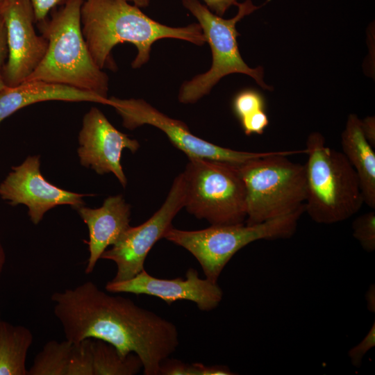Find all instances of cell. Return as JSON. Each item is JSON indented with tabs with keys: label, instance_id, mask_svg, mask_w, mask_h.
<instances>
[{
	"label": "cell",
	"instance_id": "1",
	"mask_svg": "<svg viewBox=\"0 0 375 375\" xmlns=\"http://www.w3.org/2000/svg\"><path fill=\"white\" fill-rule=\"evenodd\" d=\"M51 299L66 340L73 343L101 340L123 356L134 353L142 361L144 375L159 374L162 362L179 344L172 322L128 298L103 292L92 281L56 292Z\"/></svg>",
	"mask_w": 375,
	"mask_h": 375
},
{
	"label": "cell",
	"instance_id": "2",
	"mask_svg": "<svg viewBox=\"0 0 375 375\" xmlns=\"http://www.w3.org/2000/svg\"><path fill=\"white\" fill-rule=\"evenodd\" d=\"M81 17L90 54L102 69H115L111 52L120 43L128 42L136 47L131 67L138 69L149 60L151 46L158 40L178 39L197 46L206 42L199 23L169 26L151 19L140 8L125 0H83Z\"/></svg>",
	"mask_w": 375,
	"mask_h": 375
},
{
	"label": "cell",
	"instance_id": "3",
	"mask_svg": "<svg viewBox=\"0 0 375 375\" xmlns=\"http://www.w3.org/2000/svg\"><path fill=\"white\" fill-rule=\"evenodd\" d=\"M82 3L69 0L50 19L38 22L47 49L26 80L67 85L108 98V76L94 62L83 36Z\"/></svg>",
	"mask_w": 375,
	"mask_h": 375
},
{
	"label": "cell",
	"instance_id": "4",
	"mask_svg": "<svg viewBox=\"0 0 375 375\" xmlns=\"http://www.w3.org/2000/svg\"><path fill=\"white\" fill-rule=\"evenodd\" d=\"M304 165L307 196L305 212L318 224H331L352 217L364 203L359 179L342 152L325 145L319 132L306 140Z\"/></svg>",
	"mask_w": 375,
	"mask_h": 375
},
{
	"label": "cell",
	"instance_id": "5",
	"mask_svg": "<svg viewBox=\"0 0 375 375\" xmlns=\"http://www.w3.org/2000/svg\"><path fill=\"white\" fill-rule=\"evenodd\" d=\"M306 153V148L276 151L236 166L245 188L246 224L262 223L304 207L305 166L292 162L288 156Z\"/></svg>",
	"mask_w": 375,
	"mask_h": 375
},
{
	"label": "cell",
	"instance_id": "6",
	"mask_svg": "<svg viewBox=\"0 0 375 375\" xmlns=\"http://www.w3.org/2000/svg\"><path fill=\"white\" fill-rule=\"evenodd\" d=\"M182 5L198 21L206 42L212 51V65L205 73L198 74L181 86L178 94L179 102L184 104L194 103L210 93L213 87L224 76L235 73L246 74L263 89L272 90L263 79L264 70L260 66L249 67L242 59L237 41L240 33L236 24L244 17L265 5L256 6L251 0L238 2L237 14L232 18L224 19L212 12L199 0H182Z\"/></svg>",
	"mask_w": 375,
	"mask_h": 375
},
{
	"label": "cell",
	"instance_id": "7",
	"mask_svg": "<svg viewBox=\"0 0 375 375\" xmlns=\"http://www.w3.org/2000/svg\"><path fill=\"white\" fill-rule=\"evenodd\" d=\"M305 207L262 223L211 225L184 231L171 227L163 238L188 251L200 264L206 278L217 283L226 265L244 247L258 240L286 239L292 237Z\"/></svg>",
	"mask_w": 375,
	"mask_h": 375
},
{
	"label": "cell",
	"instance_id": "8",
	"mask_svg": "<svg viewBox=\"0 0 375 375\" xmlns=\"http://www.w3.org/2000/svg\"><path fill=\"white\" fill-rule=\"evenodd\" d=\"M184 207L211 225L244 224L246 195L237 167L224 162L190 158L183 172Z\"/></svg>",
	"mask_w": 375,
	"mask_h": 375
},
{
	"label": "cell",
	"instance_id": "9",
	"mask_svg": "<svg viewBox=\"0 0 375 375\" xmlns=\"http://www.w3.org/2000/svg\"><path fill=\"white\" fill-rule=\"evenodd\" d=\"M109 101V106L120 115L125 128L133 130L145 124L155 126L189 159H208L238 166L272 153L237 151L204 140L193 135L184 122L168 117L142 99L112 97Z\"/></svg>",
	"mask_w": 375,
	"mask_h": 375
},
{
	"label": "cell",
	"instance_id": "10",
	"mask_svg": "<svg viewBox=\"0 0 375 375\" xmlns=\"http://www.w3.org/2000/svg\"><path fill=\"white\" fill-rule=\"evenodd\" d=\"M185 200V183L181 173L175 178L162 206L143 224L130 226L118 241L101 256V259L116 264L117 272L112 281L130 279L144 269L147 254L172 227V221L184 208Z\"/></svg>",
	"mask_w": 375,
	"mask_h": 375
},
{
	"label": "cell",
	"instance_id": "11",
	"mask_svg": "<svg viewBox=\"0 0 375 375\" xmlns=\"http://www.w3.org/2000/svg\"><path fill=\"white\" fill-rule=\"evenodd\" d=\"M6 31L7 60L3 78L8 87L26 81L38 67L47 49L48 42L35 30L33 7L29 0H5L0 8Z\"/></svg>",
	"mask_w": 375,
	"mask_h": 375
},
{
	"label": "cell",
	"instance_id": "12",
	"mask_svg": "<svg viewBox=\"0 0 375 375\" xmlns=\"http://www.w3.org/2000/svg\"><path fill=\"white\" fill-rule=\"evenodd\" d=\"M40 156H28L19 165L12 167L0 184V197L11 206L26 205L34 224L42 219L44 213L58 205H70L74 209L84 205L83 194L62 190L44 179L40 170Z\"/></svg>",
	"mask_w": 375,
	"mask_h": 375
},
{
	"label": "cell",
	"instance_id": "13",
	"mask_svg": "<svg viewBox=\"0 0 375 375\" xmlns=\"http://www.w3.org/2000/svg\"><path fill=\"white\" fill-rule=\"evenodd\" d=\"M78 154L81 164L99 174L112 173L125 188L126 177L121 165L123 149L135 153L138 141L118 131L96 107L84 115L78 135Z\"/></svg>",
	"mask_w": 375,
	"mask_h": 375
},
{
	"label": "cell",
	"instance_id": "14",
	"mask_svg": "<svg viewBox=\"0 0 375 375\" xmlns=\"http://www.w3.org/2000/svg\"><path fill=\"white\" fill-rule=\"evenodd\" d=\"M106 290L110 293H132L156 297L168 305L176 301H190L201 311H210L221 302L223 292L217 283L201 278L198 272L189 268L185 278L163 279L152 276L144 269L134 277L109 281Z\"/></svg>",
	"mask_w": 375,
	"mask_h": 375
},
{
	"label": "cell",
	"instance_id": "15",
	"mask_svg": "<svg viewBox=\"0 0 375 375\" xmlns=\"http://www.w3.org/2000/svg\"><path fill=\"white\" fill-rule=\"evenodd\" d=\"M89 230L90 256L85 267L87 274L92 273L99 259L108 246L115 244L131 226V206L122 195L109 197L98 208L82 206L76 209Z\"/></svg>",
	"mask_w": 375,
	"mask_h": 375
},
{
	"label": "cell",
	"instance_id": "16",
	"mask_svg": "<svg viewBox=\"0 0 375 375\" xmlns=\"http://www.w3.org/2000/svg\"><path fill=\"white\" fill-rule=\"evenodd\" d=\"M89 101L110 105L109 98L67 85L26 80L0 92V124L16 111L45 101Z\"/></svg>",
	"mask_w": 375,
	"mask_h": 375
},
{
	"label": "cell",
	"instance_id": "17",
	"mask_svg": "<svg viewBox=\"0 0 375 375\" xmlns=\"http://www.w3.org/2000/svg\"><path fill=\"white\" fill-rule=\"evenodd\" d=\"M342 153L356 171L364 203L375 210V153L365 138L361 119L356 114L348 116L341 135Z\"/></svg>",
	"mask_w": 375,
	"mask_h": 375
},
{
	"label": "cell",
	"instance_id": "18",
	"mask_svg": "<svg viewBox=\"0 0 375 375\" xmlns=\"http://www.w3.org/2000/svg\"><path fill=\"white\" fill-rule=\"evenodd\" d=\"M33 340L28 328L0 321V375H28L26 360Z\"/></svg>",
	"mask_w": 375,
	"mask_h": 375
},
{
	"label": "cell",
	"instance_id": "19",
	"mask_svg": "<svg viewBox=\"0 0 375 375\" xmlns=\"http://www.w3.org/2000/svg\"><path fill=\"white\" fill-rule=\"evenodd\" d=\"M94 375H135L142 369L138 355L130 353L122 356L112 344L92 339Z\"/></svg>",
	"mask_w": 375,
	"mask_h": 375
},
{
	"label": "cell",
	"instance_id": "20",
	"mask_svg": "<svg viewBox=\"0 0 375 375\" xmlns=\"http://www.w3.org/2000/svg\"><path fill=\"white\" fill-rule=\"evenodd\" d=\"M74 343L51 340L35 356L28 375H67Z\"/></svg>",
	"mask_w": 375,
	"mask_h": 375
},
{
	"label": "cell",
	"instance_id": "21",
	"mask_svg": "<svg viewBox=\"0 0 375 375\" xmlns=\"http://www.w3.org/2000/svg\"><path fill=\"white\" fill-rule=\"evenodd\" d=\"M161 375H231L234 374L228 367L207 366L200 362L185 363L178 360H164L159 369Z\"/></svg>",
	"mask_w": 375,
	"mask_h": 375
},
{
	"label": "cell",
	"instance_id": "22",
	"mask_svg": "<svg viewBox=\"0 0 375 375\" xmlns=\"http://www.w3.org/2000/svg\"><path fill=\"white\" fill-rule=\"evenodd\" d=\"M92 339L74 343L67 375H94Z\"/></svg>",
	"mask_w": 375,
	"mask_h": 375
},
{
	"label": "cell",
	"instance_id": "23",
	"mask_svg": "<svg viewBox=\"0 0 375 375\" xmlns=\"http://www.w3.org/2000/svg\"><path fill=\"white\" fill-rule=\"evenodd\" d=\"M265 106L264 97L253 89H245L238 92L232 103L233 110L240 120L258 110H265Z\"/></svg>",
	"mask_w": 375,
	"mask_h": 375
},
{
	"label": "cell",
	"instance_id": "24",
	"mask_svg": "<svg viewBox=\"0 0 375 375\" xmlns=\"http://www.w3.org/2000/svg\"><path fill=\"white\" fill-rule=\"evenodd\" d=\"M353 235L364 250L375 249V212L372 210L356 218L352 224Z\"/></svg>",
	"mask_w": 375,
	"mask_h": 375
},
{
	"label": "cell",
	"instance_id": "25",
	"mask_svg": "<svg viewBox=\"0 0 375 375\" xmlns=\"http://www.w3.org/2000/svg\"><path fill=\"white\" fill-rule=\"evenodd\" d=\"M240 123L246 135L262 134L268 126L269 119L265 110H260L241 119Z\"/></svg>",
	"mask_w": 375,
	"mask_h": 375
},
{
	"label": "cell",
	"instance_id": "26",
	"mask_svg": "<svg viewBox=\"0 0 375 375\" xmlns=\"http://www.w3.org/2000/svg\"><path fill=\"white\" fill-rule=\"evenodd\" d=\"M375 345V323L362 340L349 351L352 364L356 367L361 365L365 354Z\"/></svg>",
	"mask_w": 375,
	"mask_h": 375
},
{
	"label": "cell",
	"instance_id": "27",
	"mask_svg": "<svg viewBox=\"0 0 375 375\" xmlns=\"http://www.w3.org/2000/svg\"><path fill=\"white\" fill-rule=\"evenodd\" d=\"M33 9L35 22L47 19L51 10L57 6H62L69 0H29Z\"/></svg>",
	"mask_w": 375,
	"mask_h": 375
},
{
	"label": "cell",
	"instance_id": "28",
	"mask_svg": "<svg viewBox=\"0 0 375 375\" xmlns=\"http://www.w3.org/2000/svg\"><path fill=\"white\" fill-rule=\"evenodd\" d=\"M8 57L6 31L3 20L0 15V92L7 86L3 78V68Z\"/></svg>",
	"mask_w": 375,
	"mask_h": 375
},
{
	"label": "cell",
	"instance_id": "29",
	"mask_svg": "<svg viewBox=\"0 0 375 375\" xmlns=\"http://www.w3.org/2000/svg\"><path fill=\"white\" fill-rule=\"evenodd\" d=\"M205 6L215 15L222 17L228 8L235 6L238 0H203Z\"/></svg>",
	"mask_w": 375,
	"mask_h": 375
},
{
	"label": "cell",
	"instance_id": "30",
	"mask_svg": "<svg viewBox=\"0 0 375 375\" xmlns=\"http://www.w3.org/2000/svg\"><path fill=\"white\" fill-rule=\"evenodd\" d=\"M363 134L373 148L375 147V119L374 117H367L361 120Z\"/></svg>",
	"mask_w": 375,
	"mask_h": 375
},
{
	"label": "cell",
	"instance_id": "31",
	"mask_svg": "<svg viewBox=\"0 0 375 375\" xmlns=\"http://www.w3.org/2000/svg\"><path fill=\"white\" fill-rule=\"evenodd\" d=\"M375 293H374V287L372 285L366 293V301L367 303L368 308L372 312L375 310Z\"/></svg>",
	"mask_w": 375,
	"mask_h": 375
},
{
	"label": "cell",
	"instance_id": "32",
	"mask_svg": "<svg viewBox=\"0 0 375 375\" xmlns=\"http://www.w3.org/2000/svg\"><path fill=\"white\" fill-rule=\"evenodd\" d=\"M140 8L149 6L151 0H125Z\"/></svg>",
	"mask_w": 375,
	"mask_h": 375
},
{
	"label": "cell",
	"instance_id": "33",
	"mask_svg": "<svg viewBox=\"0 0 375 375\" xmlns=\"http://www.w3.org/2000/svg\"><path fill=\"white\" fill-rule=\"evenodd\" d=\"M6 262V253L0 239V276Z\"/></svg>",
	"mask_w": 375,
	"mask_h": 375
},
{
	"label": "cell",
	"instance_id": "34",
	"mask_svg": "<svg viewBox=\"0 0 375 375\" xmlns=\"http://www.w3.org/2000/svg\"><path fill=\"white\" fill-rule=\"evenodd\" d=\"M2 3H3V1H0V8H1V6Z\"/></svg>",
	"mask_w": 375,
	"mask_h": 375
},
{
	"label": "cell",
	"instance_id": "35",
	"mask_svg": "<svg viewBox=\"0 0 375 375\" xmlns=\"http://www.w3.org/2000/svg\"><path fill=\"white\" fill-rule=\"evenodd\" d=\"M1 320V312H0V321Z\"/></svg>",
	"mask_w": 375,
	"mask_h": 375
},
{
	"label": "cell",
	"instance_id": "36",
	"mask_svg": "<svg viewBox=\"0 0 375 375\" xmlns=\"http://www.w3.org/2000/svg\"><path fill=\"white\" fill-rule=\"evenodd\" d=\"M0 1H5V0H0Z\"/></svg>",
	"mask_w": 375,
	"mask_h": 375
}]
</instances>
